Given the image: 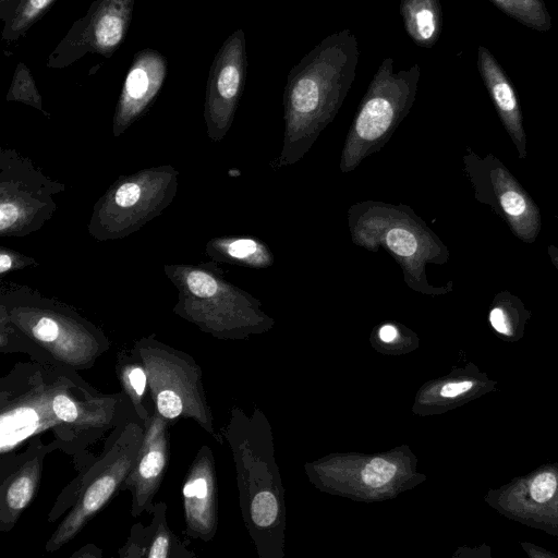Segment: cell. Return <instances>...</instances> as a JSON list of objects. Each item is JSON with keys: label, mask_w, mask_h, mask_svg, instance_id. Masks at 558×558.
Returning <instances> with one entry per match:
<instances>
[{"label": "cell", "mask_w": 558, "mask_h": 558, "mask_svg": "<svg viewBox=\"0 0 558 558\" xmlns=\"http://www.w3.org/2000/svg\"><path fill=\"white\" fill-rule=\"evenodd\" d=\"M359 56L356 37L345 28L325 37L289 71L275 170L300 161L333 121L354 82Z\"/></svg>", "instance_id": "cell-1"}, {"label": "cell", "mask_w": 558, "mask_h": 558, "mask_svg": "<svg viewBox=\"0 0 558 558\" xmlns=\"http://www.w3.org/2000/svg\"><path fill=\"white\" fill-rule=\"evenodd\" d=\"M144 425L137 416L109 433L100 454L95 456L61 490L47 518L54 523L66 511L45 544L53 553L71 542L86 524L121 490L137 457Z\"/></svg>", "instance_id": "cell-2"}, {"label": "cell", "mask_w": 558, "mask_h": 558, "mask_svg": "<svg viewBox=\"0 0 558 558\" xmlns=\"http://www.w3.org/2000/svg\"><path fill=\"white\" fill-rule=\"evenodd\" d=\"M348 225L355 245L371 252L383 247L395 258L409 288L433 292L425 267L441 258L442 247L411 207L378 201L360 202L349 208Z\"/></svg>", "instance_id": "cell-3"}, {"label": "cell", "mask_w": 558, "mask_h": 558, "mask_svg": "<svg viewBox=\"0 0 558 558\" xmlns=\"http://www.w3.org/2000/svg\"><path fill=\"white\" fill-rule=\"evenodd\" d=\"M60 366L32 359L16 363L1 377L0 471L10 464L20 447L48 432L56 450L65 453L64 432L52 408Z\"/></svg>", "instance_id": "cell-4"}, {"label": "cell", "mask_w": 558, "mask_h": 558, "mask_svg": "<svg viewBox=\"0 0 558 558\" xmlns=\"http://www.w3.org/2000/svg\"><path fill=\"white\" fill-rule=\"evenodd\" d=\"M420 76L417 63L396 72L391 57L381 61L345 137L339 165L341 172L355 170L388 143L414 104Z\"/></svg>", "instance_id": "cell-5"}, {"label": "cell", "mask_w": 558, "mask_h": 558, "mask_svg": "<svg viewBox=\"0 0 558 558\" xmlns=\"http://www.w3.org/2000/svg\"><path fill=\"white\" fill-rule=\"evenodd\" d=\"M132 351L146 369L155 411L170 425L186 418L213 433L203 371L194 357L156 340L137 341Z\"/></svg>", "instance_id": "cell-6"}, {"label": "cell", "mask_w": 558, "mask_h": 558, "mask_svg": "<svg viewBox=\"0 0 558 558\" xmlns=\"http://www.w3.org/2000/svg\"><path fill=\"white\" fill-rule=\"evenodd\" d=\"M134 0H96L87 14L74 23L48 59V66L72 63L85 52L111 57L122 44L131 19Z\"/></svg>", "instance_id": "cell-7"}, {"label": "cell", "mask_w": 558, "mask_h": 558, "mask_svg": "<svg viewBox=\"0 0 558 558\" xmlns=\"http://www.w3.org/2000/svg\"><path fill=\"white\" fill-rule=\"evenodd\" d=\"M170 423L153 412L144 428L143 440L134 465L122 484L121 490L131 493V514L136 518L154 506L165 477L170 454Z\"/></svg>", "instance_id": "cell-8"}, {"label": "cell", "mask_w": 558, "mask_h": 558, "mask_svg": "<svg viewBox=\"0 0 558 558\" xmlns=\"http://www.w3.org/2000/svg\"><path fill=\"white\" fill-rule=\"evenodd\" d=\"M56 448L41 436L33 438L8 468L0 472V532H10L34 499L44 469V460Z\"/></svg>", "instance_id": "cell-9"}, {"label": "cell", "mask_w": 558, "mask_h": 558, "mask_svg": "<svg viewBox=\"0 0 558 558\" xmlns=\"http://www.w3.org/2000/svg\"><path fill=\"white\" fill-rule=\"evenodd\" d=\"M216 477L211 450L203 445L189 466L182 485L185 535L203 542L216 533Z\"/></svg>", "instance_id": "cell-10"}, {"label": "cell", "mask_w": 558, "mask_h": 558, "mask_svg": "<svg viewBox=\"0 0 558 558\" xmlns=\"http://www.w3.org/2000/svg\"><path fill=\"white\" fill-rule=\"evenodd\" d=\"M247 72L245 35L233 32L215 56L208 76V93L217 111L229 120L242 94Z\"/></svg>", "instance_id": "cell-11"}, {"label": "cell", "mask_w": 558, "mask_h": 558, "mask_svg": "<svg viewBox=\"0 0 558 558\" xmlns=\"http://www.w3.org/2000/svg\"><path fill=\"white\" fill-rule=\"evenodd\" d=\"M166 502L154 504L147 512L151 520L147 525L135 523L125 544L118 550L120 558H195L189 543L180 539L170 529Z\"/></svg>", "instance_id": "cell-12"}, {"label": "cell", "mask_w": 558, "mask_h": 558, "mask_svg": "<svg viewBox=\"0 0 558 558\" xmlns=\"http://www.w3.org/2000/svg\"><path fill=\"white\" fill-rule=\"evenodd\" d=\"M167 75V60L154 49L137 52L123 87V102L141 106L160 88Z\"/></svg>", "instance_id": "cell-13"}, {"label": "cell", "mask_w": 558, "mask_h": 558, "mask_svg": "<svg viewBox=\"0 0 558 558\" xmlns=\"http://www.w3.org/2000/svg\"><path fill=\"white\" fill-rule=\"evenodd\" d=\"M477 68L501 118L508 126L519 130L521 116L514 88L497 59L484 46L477 48Z\"/></svg>", "instance_id": "cell-14"}, {"label": "cell", "mask_w": 558, "mask_h": 558, "mask_svg": "<svg viewBox=\"0 0 558 558\" xmlns=\"http://www.w3.org/2000/svg\"><path fill=\"white\" fill-rule=\"evenodd\" d=\"M399 12L404 29L413 43L432 48L442 29V11L439 0H401Z\"/></svg>", "instance_id": "cell-15"}, {"label": "cell", "mask_w": 558, "mask_h": 558, "mask_svg": "<svg viewBox=\"0 0 558 558\" xmlns=\"http://www.w3.org/2000/svg\"><path fill=\"white\" fill-rule=\"evenodd\" d=\"M116 373L122 391L130 399L137 417L145 427L155 408L143 363L132 350L120 351L117 353Z\"/></svg>", "instance_id": "cell-16"}, {"label": "cell", "mask_w": 558, "mask_h": 558, "mask_svg": "<svg viewBox=\"0 0 558 558\" xmlns=\"http://www.w3.org/2000/svg\"><path fill=\"white\" fill-rule=\"evenodd\" d=\"M520 24L539 32L549 31L551 17L543 0H489Z\"/></svg>", "instance_id": "cell-17"}, {"label": "cell", "mask_w": 558, "mask_h": 558, "mask_svg": "<svg viewBox=\"0 0 558 558\" xmlns=\"http://www.w3.org/2000/svg\"><path fill=\"white\" fill-rule=\"evenodd\" d=\"M54 0H21L8 20L3 38L13 40L24 34L50 7Z\"/></svg>", "instance_id": "cell-18"}, {"label": "cell", "mask_w": 558, "mask_h": 558, "mask_svg": "<svg viewBox=\"0 0 558 558\" xmlns=\"http://www.w3.org/2000/svg\"><path fill=\"white\" fill-rule=\"evenodd\" d=\"M277 512V501L271 493L264 490L255 495L251 504V517L256 525H269L275 521Z\"/></svg>", "instance_id": "cell-19"}, {"label": "cell", "mask_w": 558, "mask_h": 558, "mask_svg": "<svg viewBox=\"0 0 558 558\" xmlns=\"http://www.w3.org/2000/svg\"><path fill=\"white\" fill-rule=\"evenodd\" d=\"M396 471L395 464L385 459L376 458L365 465L362 471V478L367 485L377 488L390 481Z\"/></svg>", "instance_id": "cell-20"}, {"label": "cell", "mask_w": 558, "mask_h": 558, "mask_svg": "<svg viewBox=\"0 0 558 558\" xmlns=\"http://www.w3.org/2000/svg\"><path fill=\"white\" fill-rule=\"evenodd\" d=\"M186 282L189 290L201 299H210L216 295L219 290L216 279L199 270L190 272Z\"/></svg>", "instance_id": "cell-21"}, {"label": "cell", "mask_w": 558, "mask_h": 558, "mask_svg": "<svg viewBox=\"0 0 558 558\" xmlns=\"http://www.w3.org/2000/svg\"><path fill=\"white\" fill-rule=\"evenodd\" d=\"M557 488V480L550 472H544L536 476L531 484V496L537 502L549 500Z\"/></svg>", "instance_id": "cell-22"}, {"label": "cell", "mask_w": 558, "mask_h": 558, "mask_svg": "<svg viewBox=\"0 0 558 558\" xmlns=\"http://www.w3.org/2000/svg\"><path fill=\"white\" fill-rule=\"evenodd\" d=\"M500 204L504 210L510 216H520L526 207L524 198L515 191H506L502 193Z\"/></svg>", "instance_id": "cell-23"}, {"label": "cell", "mask_w": 558, "mask_h": 558, "mask_svg": "<svg viewBox=\"0 0 558 558\" xmlns=\"http://www.w3.org/2000/svg\"><path fill=\"white\" fill-rule=\"evenodd\" d=\"M141 195V189L135 183H125L121 185L116 193V203L122 207L134 205Z\"/></svg>", "instance_id": "cell-24"}, {"label": "cell", "mask_w": 558, "mask_h": 558, "mask_svg": "<svg viewBox=\"0 0 558 558\" xmlns=\"http://www.w3.org/2000/svg\"><path fill=\"white\" fill-rule=\"evenodd\" d=\"M19 217L17 208L12 204L3 203L0 206V230L4 231L11 227Z\"/></svg>", "instance_id": "cell-25"}, {"label": "cell", "mask_w": 558, "mask_h": 558, "mask_svg": "<svg viewBox=\"0 0 558 558\" xmlns=\"http://www.w3.org/2000/svg\"><path fill=\"white\" fill-rule=\"evenodd\" d=\"M489 320L495 330L504 335H510V328L507 322V317L504 311L499 307L492 310L489 314Z\"/></svg>", "instance_id": "cell-26"}, {"label": "cell", "mask_w": 558, "mask_h": 558, "mask_svg": "<svg viewBox=\"0 0 558 558\" xmlns=\"http://www.w3.org/2000/svg\"><path fill=\"white\" fill-rule=\"evenodd\" d=\"M472 386V381L449 383L441 388L440 395L446 398H453L470 390Z\"/></svg>", "instance_id": "cell-27"}, {"label": "cell", "mask_w": 558, "mask_h": 558, "mask_svg": "<svg viewBox=\"0 0 558 558\" xmlns=\"http://www.w3.org/2000/svg\"><path fill=\"white\" fill-rule=\"evenodd\" d=\"M72 558H101L102 557V550L95 545L88 544L81 549H78L76 553L71 555Z\"/></svg>", "instance_id": "cell-28"}, {"label": "cell", "mask_w": 558, "mask_h": 558, "mask_svg": "<svg viewBox=\"0 0 558 558\" xmlns=\"http://www.w3.org/2000/svg\"><path fill=\"white\" fill-rule=\"evenodd\" d=\"M378 336L384 342H392L398 337V330L393 325L386 324L379 328Z\"/></svg>", "instance_id": "cell-29"}, {"label": "cell", "mask_w": 558, "mask_h": 558, "mask_svg": "<svg viewBox=\"0 0 558 558\" xmlns=\"http://www.w3.org/2000/svg\"><path fill=\"white\" fill-rule=\"evenodd\" d=\"M11 267V258L5 254L0 256V271L4 272Z\"/></svg>", "instance_id": "cell-30"}]
</instances>
